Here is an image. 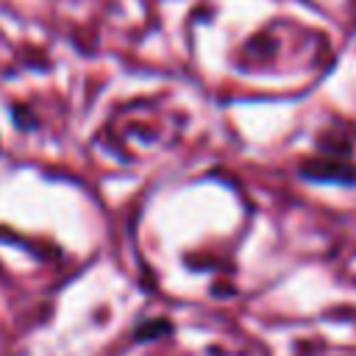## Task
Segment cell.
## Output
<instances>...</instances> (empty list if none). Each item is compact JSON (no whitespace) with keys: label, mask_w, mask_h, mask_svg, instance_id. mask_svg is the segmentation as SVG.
<instances>
[{"label":"cell","mask_w":356,"mask_h":356,"mask_svg":"<svg viewBox=\"0 0 356 356\" xmlns=\"http://www.w3.org/2000/svg\"><path fill=\"white\" fill-rule=\"evenodd\" d=\"M300 175L306 181H356V167H350L348 161L342 159H334V156H323V159H312L300 167Z\"/></svg>","instance_id":"1"},{"label":"cell","mask_w":356,"mask_h":356,"mask_svg":"<svg viewBox=\"0 0 356 356\" xmlns=\"http://www.w3.org/2000/svg\"><path fill=\"white\" fill-rule=\"evenodd\" d=\"M172 325L167 323V320H156V323H150V325H139L136 328V339H156V337H161V334H167Z\"/></svg>","instance_id":"2"}]
</instances>
